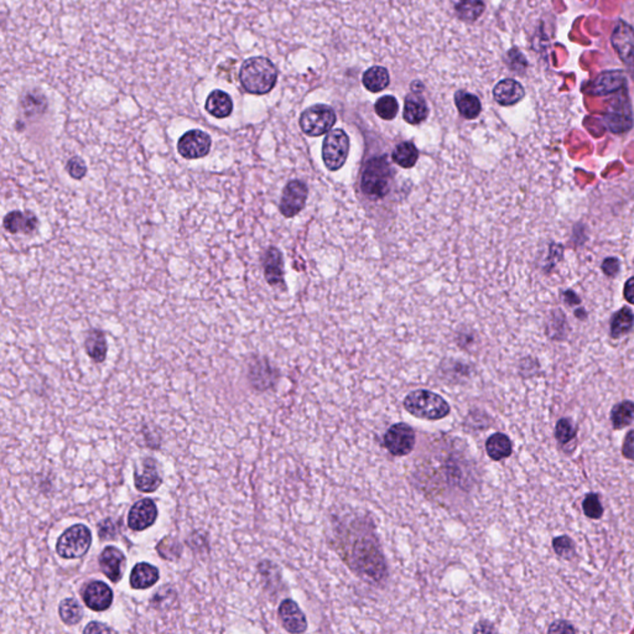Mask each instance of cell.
I'll return each instance as SVG.
<instances>
[{"label": "cell", "mask_w": 634, "mask_h": 634, "mask_svg": "<svg viewBox=\"0 0 634 634\" xmlns=\"http://www.w3.org/2000/svg\"><path fill=\"white\" fill-rule=\"evenodd\" d=\"M278 81V70L267 57H251L239 70V82L251 94H267Z\"/></svg>", "instance_id": "obj_1"}, {"label": "cell", "mask_w": 634, "mask_h": 634, "mask_svg": "<svg viewBox=\"0 0 634 634\" xmlns=\"http://www.w3.org/2000/svg\"><path fill=\"white\" fill-rule=\"evenodd\" d=\"M404 407L417 418L425 420H440L450 414L449 402L436 393L430 391H415L407 394Z\"/></svg>", "instance_id": "obj_2"}, {"label": "cell", "mask_w": 634, "mask_h": 634, "mask_svg": "<svg viewBox=\"0 0 634 634\" xmlns=\"http://www.w3.org/2000/svg\"><path fill=\"white\" fill-rule=\"evenodd\" d=\"M392 169L386 156H376L367 163L362 174V191L372 198H382L391 190Z\"/></svg>", "instance_id": "obj_3"}, {"label": "cell", "mask_w": 634, "mask_h": 634, "mask_svg": "<svg viewBox=\"0 0 634 634\" xmlns=\"http://www.w3.org/2000/svg\"><path fill=\"white\" fill-rule=\"evenodd\" d=\"M92 543V534L87 526L82 524L68 528L65 531L58 542H57L56 552L60 557L65 559H78L86 555L89 550Z\"/></svg>", "instance_id": "obj_4"}, {"label": "cell", "mask_w": 634, "mask_h": 634, "mask_svg": "<svg viewBox=\"0 0 634 634\" xmlns=\"http://www.w3.org/2000/svg\"><path fill=\"white\" fill-rule=\"evenodd\" d=\"M335 123V110L326 104L312 106L304 110L300 117V127L309 137H320L329 133Z\"/></svg>", "instance_id": "obj_5"}, {"label": "cell", "mask_w": 634, "mask_h": 634, "mask_svg": "<svg viewBox=\"0 0 634 634\" xmlns=\"http://www.w3.org/2000/svg\"><path fill=\"white\" fill-rule=\"evenodd\" d=\"M350 153V138L345 130L335 129L326 135L322 144V159L331 171L340 170Z\"/></svg>", "instance_id": "obj_6"}, {"label": "cell", "mask_w": 634, "mask_h": 634, "mask_svg": "<svg viewBox=\"0 0 634 634\" xmlns=\"http://www.w3.org/2000/svg\"><path fill=\"white\" fill-rule=\"evenodd\" d=\"M211 137L205 132L200 129L189 130L179 139L177 151L187 160H195L205 158L211 150Z\"/></svg>", "instance_id": "obj_7"}, {"label": "cell", "mask_w": 634, "mask_h": 634, "mask_svg": "<svg viewBox=\"0 0 634 634\" xmlns=\"http://www.w3.org/2000/svg\"><path fill=\"white\" fill-rule=\"evenodd\" d=\"M384 445L394 456H407L415 446V433L407 424H394L384 435Z\"/></svg>", "instance_id": "obj_8"}, {"label": "cell", "mask_w": 634, "mask_h": 634, "mask_svg": "<svg viewBox=\"0 0 634 634\" xmlns=\"http://www.w3.org/2000/svg\"><path fill=\"white\" fill-rule=\"evenodd\" d=\"M611 44L624 65L634 71V30L627 23L619 20L611 37Z\"/></svg>", "instance_id": "obj_9"}, {"label": "cell", "mask_w": 634, "mask_h": 634, "mask_svg": "<svg viewBox=\"0 0 634 634\" xmlns=\"http://www.w3.org/2000/svg\"><path fill=\"white\" fill-rule=\"evenodd\" d=\"M308 194H309L308 186L305 185L303 181H290L284 189L280 202V212L283 213V216L288 218L296 216L305 206Z\"/></svg>", "instance_id": "obj_10"}, {"label": "cell", "mask_w": 634, "mask_h": 634, "mask_svg": "<svg viewBox=\"0 0 634 634\" xmlns=\"http://www.w3.org/2000/svg\"><path fill=\"white\" fill-rule=\"evenodd\" d=\"M158 518V508L154 500L145 498L137 502L128 514V526L132 531H141L154 524Z\"/></svg>", "instance_id": "obj_11"}, {"label": "cell", "mask_w": 634, "mask_h": 634, "mask_svg": "<svg viewBox=\"0 0 634 634\" xmlns=\"http://www.w3.org/2000/svg\"><path fill=\"white\" fill-rule=\"evenodd\" d=\"M83 601L88 609L96 612H102L108 609L113 602V591L107 583L93 581L84 590Z\"/></svg>", "instance_id": "obj_12"}, {"label": "cell", "mask_w": 634, "mask_h": 634, "mask_svg": "<svg viewBox=\"0 0 634 634\" xmlns=\"http://www.w3.org/2000/svg\"><path fill=\"white\" fill-rule=\"evenodd\" d=\"M279 617L284 628L290 633H303L308 628V621L303 611L293 600H285L279 607Z\"/></svg>", "instance_id": "obj_13"}, {"label": "cell", "mask_w": 634, "mask_h": 634, "mask_svg": "<svg viewBox=\"0 0 634 634\" xmlns=\"http://www.w3.org/2000/svg\"><path fill=\"white\" fill-rule=\"evenodd\" d=\"M99 564H101V569L104 575L112 583H119L123 578L125 557H124L123 552L118 550L117 547H106L99 557Z\"/></svg>", "instance_id": "obj_14"}, {"label": "cell", "mask_w": 634, "mask_h": 634, "mask_svg": "<svg viewBox=\"0 0 634 634\" xmlns=\"http://www.w3.org/2000/svg\"><path fill=\"white\" fill-rule=\"evenodd\" d=\"M626 86V76L623 71H609L601 73L591 84H588L586 92L592 96H607L619 91Z\"/></svg>", "instance_id": "obj_15"}, {"label": "cell", "mask_w": 634, "mask_h": 634, "mask_svg": "<svg viewBox=\"0 0 634 634\" xmlns=\"http://www.w3.org/2000/svg\"><path fill=\"white\" fill-rule=\"evenodd\" d=\"M526 91L521 83L514 80L507 78L497 83L493 89V97L495 102L500 106H513L524 99Z\"/></svg>", "instance_id": "obj_16"}, {"label": "cell", "mask_w": 634, "mask_h": 634, "mask_svg": "<svg viewBox=\"0 0 634 634\" xmlns=\"http://www.w3.org/2000/svg\"><path fill=\"white\" fill-rule=\"evenodd\" d=\"M4 228L8 232L16 234H30L39 226L37 216L30 212L13 211L4 217Z\"/></svg>", "instance_id": "obj_17"}, {"label": "cell", "mask_w": 634, "mask_h": 634, "mask_svg": "<svg viewBox=\"0 0 634 634\" xmlns=\"http://www.w3.org/2000/svg\"><path fill=\"white\" fill-rule=\"evenodd\" d=\"M264 275L270 285L277 286L284 283L283 255L277 248H269L264 254Z\"/></svg>", "instance_id": "obj_18"}, {"label": "cell", "mask_w": 634, "mask_h": 634, "mask_svg": "<svg viewBox=\"0 0 634 634\" xmlns=\"http://www.w3.org/2000/svg\"><path fill=\"white\" fill-rule=\"evenodd\" d=\"M205 108L215 118H227L233 112V101L228 93L215 89L208 94Z\"/></svg>", "instance_id": "obj_19"}, {"label": "cell", "mask_w": 634, "mask_h": 634, "mask_svg": "<svg viewBox=\"0 0 634 634\" xmlns=\"http://www.w3.org/2000/svg\"><path fill=\"white\" fill-rule=\"evenodd\" d=\"M405 122L409 124H420L428 118L429 107L421 96L418 93H410L405 99L404 112H402Z\"/></svg>", "instance_id": "obj_20"}, {"label": "cell", "mask_w": 634, "mask_h": 634, "mask_svg": "<svg viewBox=\"0 0 634 634\" xmlns=\"http://www.w3.org/2000/svg\"><path fill=\"white\" fill-rule=\"evenodd\" d=\"M158 581H159V570L146 562H140L138 565H135L130 573V585L135 590L151 588Z\"/></svg>", "instance_id": "obj_21"}, {"label": "cell", "mask_w": 634, "mask_h": 634, "mask_svg": "<svg viewBox=\"0 0 634 634\" xmlns=\"http://www.w3.org/2000/svg\"><path fill=\"white\" fill-rule=\"evenodd\" d=\"M160 485V476H159V472H158V469L155 466L154 461L153 459H145L143 469L140 471L139 474L138 472L135 474V487L140 492L150 493V492H154V490H158Z\"/></svg>", "instance_id": "obj_22"}, {"label": "cell", "mask_w": 634, "mask_h": 634, "mask_svg": "<svg viewBox=\"0 0 634 634\" xmlns=\"http://www.w3.org/2000/svg\"><path fill=\"white\" fill-rule=\"evenodd\" d=\"M604 122L607 124L609 130L614 133H622L630 129L632 127V115L629 106L624 107L623 104H614V108L611 109L607 115L604 117Z\"/></svg>", "instance_id": "obj_23"}, {"label": "cell", "mask_w": 634, "mask_h": 634, "mask_svg": "<svg viewBox=\"0 0 634 634\" xmlns=\"http://www.w3.org/2000/svg\"><path fill=\"white\" fill-rule=\"evenodd\" d=\"M486 451L493 461L507 459L511 456L513 451L511 438L505 433H493L486 443Z\"/></svg>", "instance_id": "obj_24"}, {"label": "cell", "mask_w": 634, "mask_h": 634, "mask_svg": "<svg viewBox=\"0 0 634 634\" xmlns=\"http://www.w3.org/2000/svg\"><path fill=\"white\" fill-rule=\"evenodd\" d=\"M84 347H86L88 356L91 357L93 361L99 363L106 360L108 347H107L106 336L102 331L92 330L91 332H88Z\"/></svg>", "instance_id": "obj_25"}, {"label": "cell", "mask_w": 634, "mask_h": 634, "mask_svg": "<svg viewBox=\"0 0 634 634\" xmlns=\"http://www.w3.org/2000/svg\"><path fill=\"white\" fill-rule=\"evenodd\" d=\"M455 103L459 109V114L466 119H476L481 113L480 99L474 94L464 91H459L455 94Z\"/></svg>", "instance_id": "obj_26"}, {"label": "cell", "mask_w": 634, "mask_h": 634, "mask_svg": "<svg viewBox=\"0 0 634 634\" xmlns=\"http://www.w3.org/2000/svg\"><path fill=\"white\" fill-rule=\"evenodd\" d=\"M362 82L369 92L378 93L389 86L391 77H389V72L386 68L374 66V68L367 70L363 75Z\"/></svg>", "instance_id": "obj_27"}, {"label": "cell", "mask_w": 634, "mask_h": 634, "mask_svg": "<svg viewBox=\"0 0 634 634\" xmlns=\"http://www.w3.org/2000/svg\"><path fill=\"white\" fill-rule=\"evenodd\" d=\"M392 159L398 165L409 169L417 164L419 159V150L412 141H404L394 149Z\"/></svg>", "instance_id": "obj_28"}, {"label": "cell", "mask_w": 634, "mask_h": 634, "mask_svg": "<svg viewBox=\"0 0 634 634\" xmlns=\"http://www.w3.org/2000/svg\"><path fill=\"white\" fill-rule=\"evenodd\" d=\"M634 420V402L626 400L614 405L611 410V423L616 429L623 428Z\"/></svg>", "instance_id": "obj_29"}, {"label": "cell", "mask_w": 634, "mask_h": 634, "mask_svg": "<svg viewBox=\"0 0 634 634\" xmlns=\"http://www.w3.org/2000/svg\"><path fill=\"white\" fill-rule=\"evenodd\" d=\"M58 614H60L63 623L68 624V626L80 623L83 617L82 607L80 606L75 598L63 600L58 607Z\"/></svg>", "instance_id": "obj_30"}, {"label": "cell", "mask_w": 634, "mask_h": 634, "mask_svg": "<svg viewBox=\"0 0 634 634\" xmlns=\"http://www.w3.org/2000/svg\"><path fill=\"white\" fill-rule=\"evenodd\" d=\"M485 11V4L482 0H464L456 6V13L459 19L464 21L477 20Z\"/></svg>", "instance_id": "obj_31"}, {"label": "cell", "mask_w": 634, "mask_h": 634, "mask_svg": "<svg viewBox=\"0 0 634 634\" xmlns=\"http://www.w3.org/2000/svg\"><path fill=\"white\" fill-rule=\"evenodd\" d=\"M634 324V316L630 310L622 309L614 315V320L611 324V332L614 337H621L627 334Z\"/></svg>", "instance_id": "obj_32"}, {"label": "cell", "mask_w": 634, "mask_h": 634, "mask_svg": "<svg viewBox=\"0 0 634 634\" xmlns=\"http://www.w3.org/2000/svg\"><path fill=\"white\" fill-rule=\"evenodd\" d=\"M23 109L27 117L40 114L46 109V99L42 93L29 92L21 102Z\"/></svg>", "instance_id": "obj_33"}, {"label": "cell", "mask_w": 634, "mask_h": 634, "mask_svg": "<svg viewBox=\"0 0 634 634\" xmlns=\"http://www.w3.org/2000/svg\"><path fill=\"white\" fill-rule=\"evenodd\" d=\"M376 113L384 119V120H392L397 117L398 110H399V104L395 97L393 96H384L382 99H378L376 103Z\"/></svg>", "instance_id": "obj_34"}, {"label": "cell", "mask_w": 634, "mask_h": 634, "mask_svg": "<svg viewBox=\"0 0 634 634\" xmlns=\"http://www.w3.org/2000/svg\"><path fill=\"white\" fill-rule=\"evenodd\" d=\"M583 509L585 516L591 519H600L604 514V507L600 502V498L596 493H588L583 502Z\"/></svg>", "instance_id": "obj_35"}, {"label": "cell", "mask_w": 634, "mask_h": 634, "mask_svg": "<svg viewBox=\"0 0 634 634\" xmlns=\"http://www.w3.org/2000/svg\"><path fill=\"white\" fill-rule=\"evenodd\" d=\"M555 436L560 443H570L576 436V429L569 419H562L557 421Z\"/></svg>", "instance_id": "obj_36"}, {"label": "cell", "mask_w": 634, "mask_h": 634, "mask_svg": "<svg viewBox=\"0 0 634 634\" xmlns=\"http://www.w3.org/2000/svg\"><path fill=\"white\" fill-rule=\"evenodd\" d=\"M552 547L557 555L565 559H571L575 555V545L569 536H559L552 540Z\"/></svg>", "instance_id": "obj_37"}, {"label": "cell", "mask_w": 634, "mask_h": 634, "mask_svg": "<svg viewBox=\"0 0 634 634\" xmlns=\"http://www.w3.org/2000/svg\"><path fill=\"white\" fill-rule=\"evenodd\" d=\"M66 170H68L71 177L76 179V180H80V179H82L87 174V166H86L84 161L81 158L75 156L71 160L68 161Z\"/></svg>", "instance_id": "obj_38"}, {"label": "cell", "mask_w": 634, "mask_h": 634, "mask_svg": "<svg viewBox=\"0 0 634 634\" xmlns=\"http://www.w3.org/2000/svg\"><path fill=\"white\" fill-rule=\"evenodd\" d=\"M624 456L627 459H634V430H630L623 443V449H622Z\"/></svg>", "instance_id": "obj_39"}, {"label": "cell", "mask_w": 634, "mask_h": 634, "mask_svg": "<svg viewBox=\"0 0 634 634\" xmlns=\"http://www.w3.org/2000/svg\"><path fill=\"white\" fill-rule=\"evenodd\" d=\"M602 269H604V273L609 275V277H614L616 274L619 273V263L617 259L614 258H607L604 260V264H602Z\"/></svg>", "instance_id": "obj_40"}, {"label": "cell", "mask_w": 634, "mask_h": 634, "mask_svg": "<svg viewBox=\"0 0 634 634\" xmlns=\"http://www.w3.org/2000/svg\"><path fill=\"white\" fill-rule=\"evenodd\" d=\"M84 633H96V632H113V629L109 628L108 626L103 623H97L92 622L88 624L87 627L83 630Z\"/></svg>", "instance_id": "obj_41"}, {"label": "cell", "mask_w": 634, "mask_h": 634, "mask_svg": "<svg viewBox=\"0 0 634 634\" xmlns=\"http://www.w3.org/2000/svg\"><path fill=\"white\" fill-rule=\"evenodd\" d=\"M624 298L630 304H634V278L629 279L624 285Z\"/></svg>", "instance_id": "obj_42"}, {"label": "cell", "mask_w": 634, "mask_h": 634, "mask_svg": "<svg viewBox=\"0 0 634 634\" xmlns=\"http://www.w3.org/2000/svg\"><path fill=\"white\" fill-rule=\"evenodd\" d=\"M112 529H114L113 523H112V521L107 519V521H104L103 523L99 526V533L103 539H108V531H112Z\"/></svg>", "instance_id": "obj_43"}, {"label": "cell", "mask_w": 634, "mask_h": 634, "mask_svg": "<svg viewBox=\"0 0 634 634\" xmlns=\"http://www.w3.org/2000/svg\"><path fill=\"white\" fill-rule=\"evenodd\" d=\"M557 623L560 624L562 627H560V628H559V627H550V629H549L550 633H552V632H559V633H562V632H575V628L571 627L570 624H564L562 622H557Z\"/></svg>", "instance_id": "obj_44"}, {"label": "cell", "mask_w": 634, "mask_h": 634, "mask_svg": "<svg viewBox=\"0 0 634 634\" xmlns=\"http://www.w3.org/2000/svg\"><path fill=\"white\" fill-rule=\"evenodd\" d=\"M461 1H464V0H461Z\"/></svg>", "instance_id": "obj_45"}]
</instances>
